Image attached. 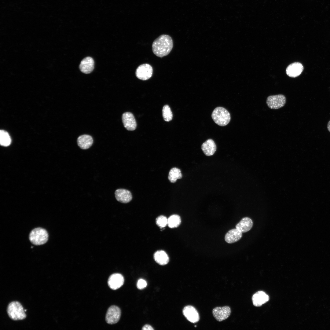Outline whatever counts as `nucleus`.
<instances>
[{
	"label": "nucleus",
	"instance_id": "obj_23",
	"mask_svg": "<svg viewBox=\"0 0 330 330\" xmlns=\"http://www.w3.org/2000/svg\"><path fill=\"white\" fill-rule=\"evenodd\" d=\"M11 139L9 134L6 131L1 130L0 132V142L1 145L7 146L11 143Z\"/></svg>",
	"mask_w": 330,
	"mask_h": 330
},
{
	"label": "nucleus",
	"instance_id": "obj_18",
	"mask_svg": "<svg viewBox=\"0 0 330 330\" xmlns=\"http://www.w3.org/2000/svg\"><path fill=\"white\" fill-rule=\"evenodd\" d=\"M77 142L78 145L80 148L86 149L91 146L93 143V140L91 136L84 134L81 135L78 138Z\"/></svg>",
	"mask_w": 330,
	"mask_h": 330
},
{
	"label": "nucleus",
	"instance_id": "obj_11",
	"mask_svg": "<svg viewBox=\"0 0 330 330\" xmlns=\"http://www.w3.org/2000/svg\"><path fill=\"white\" fill-rule=\"evenodd\" d=\"M122 120L124 127L128 130H134L137 127L136 122L133 114L130 112L123 114Z\"/></svg>",
	"mask_w": 330,
	"mask_h": 330
},
{
	"label": "nucleus",
	"instance_id": "obj_21",
	"mask_svg": "<svg viewBox=\"0 0 330 330\" xmlns=\"http://www.w3.org/2000/svg\"><path fill=\"white\" fill-rule=\"evenodd\" d=\"M182 177V174L180 169L174 167L170 170L168 178L171 182L174 183L177 179H181Z\"/></svg>",
	"mask_w": 330,
	"mask_h": 330
},
{
	"label": "nucleus",
	"instance_id": "obj_9",
	"mask_svg": "<svg viewBox=\"0 0 330 330\" xmlns=\"http://www.w3.org/2000/svg\"><path fill=\"white\" fill-rule=\"evenodd\" d=\"M182 312L184 316L191 322L195 323L199 321V313L193 306L190 305L186 306L184 308Z\"/></svg>",
	"mask_w": 330,
	"mask_h": 330
},
{
	"label": "nucleus",
	"instance_id": "obj_13",
	"mask_svg": "<svg viewBox=\"0 0 330 330\" xmlns=\"http://www.w3.org/2000/svg\"><path fill=\"white\" fill-rule=\"evenodd\" d=\"M115 194L117 200L122 203H128L132 199V197L131 192L126 189H117L115 191Z\"/></svg>",
	"mask_w": 330,
	"mask_h": 330
},
{
	"label": "nucleus",
	"instance_id": "obj_25",
	"mask_svg": "<svg viewBox=\"0 0 330 330\" xmlns=\"http://www.w3.org/2000/svg\"><path fill=\"white\" fill-rule=\"evenodd\" d=\"M167 220L165 216H160L156 219V224L160 228H163L167 225Z\"/></svg>",
	"mask_w": 330,
	"mask_h": 330
},
{
	"label": "nucleus",
	"instance_id": "obj_15",
	"mask_svg": "<svg viewBox=\"0 0 330 330\" xmlns=\"http://www.w3.org/2000/svg\"><path fill=\"white\" fill-rule=\"evenodd\" d=\"M216 146L212 139L207 140L201 145V149L205 155L210 156L213 155L216 150Z\"/></svg>",
	"mask_w": 330,
	"mask_h": 330
},
{
	"label": "nucleus",
	"instance_id": "obj_29",
	"mask_svg": "<svg viewBox=\"0 0 330 330\" xmlns=\"http://www.w3.org/2000/svg\"><path fill=\"white\" fill-rule=\"evenodd\" d=\"M26 311V310H24V311H25H25Z\"/></svg>",
	"mask_w": 330,
	"mask_h": 330
},
{
	"label": "nucleus",
	"instance_id": "obj_27",
	"mask_svg": "<svg viewBox=\"0 0 330 330\" xmlns=\"http://www.w3.org/2000/svg\"><path fill=\"white\" fill-rule=\"evenodd\" d=\"M142 329L143 330H154V329L150 325L146 324L142 327Z\"/></svg>",
	"mask_w": 330,
	"mask_h": 330
},
{
	"label": "nucleus",
	"instance_id": "obj_12",
	"mask_svg": "<svg viewBox=\"0 0 330 330\" xmlns=\"http://www.w3.org/2000/svg\"><path fill=\"white\" fill-rule=\"evenodd\" d=\"M303 70V67L302 64L299 62H295L288 66L286 73L289 76L295 78L299 76Z\"/></svg>",
	"mask_w": 330,
	"mask_h": 330
},
{
	"label": "nucleus",
	"instance_id": "obj_26",
	"mask_svg": "<svg viewBox=\"0 0 330 330\" xmlns=\"http://www.w3.org/2000/svg\"><path fill=\"white\" fill-rule=\"evenodd\" d=\"M147 285L146 281L142 279H139L137 283V287L138 289H142L145 288Z\"/></svg>",
	"mask_w": 330,
	"mask_h": 330
},
{
	"label": "nucleus",
	"instance_id": "obj_19",
	"mask_svg": "<svg viewBox=\"0 0 330 330\" xmlns=\"http://www.w3.org/2000/svg\"><path fill=\"white\" fill-rule=\"evenodd\" d=\"M251 219L248 217L243 218L236 226V228L242 233L249 231L253 226Z\"/></svg>",
	"mask_w": 330,
	"mask_h": 330
},
{
	"label": "nucleus",
	"instance_id": "obj_5",
	"mask_svg": "<svg viewBox=\"0 0 330 330\" xmlns=\"http://www.w3.org/2000/svg\"><path fill=\"white\" fill-rule=\"evenodd\" d=\"M266 102L270 108L277 109L284 106L286 102V98L282 94L270 95L267 97Z\"/></svg>",
	"mask_w": 330,
	"mask_h": 330
},
{
	"label": "nucleus",
	"instance_id": "obj_8",
	"mask_svg": "<svg viewBox=\"0 0 330 330\" xmlns=\"http://www.w3.org/2000/svg\"><path fill=\"white\" fill-rule=\"evenodd\" d=\"M231 313V308L228 306L217 307L215 308L212 310L214 317L217 321L220 322L227 319Z\"/></svg>",
	"mask_w": 330,
	"mask_h": 330
},
{
	"label": "nucleus",
	"instance_id": "obj_16",
	"mask_svg": "<svg viewBox=\"0 0 330 330\" xmlns=\"http://www.w3.org/2000/svg\"><path fill=\"white\" fill-rule=\"evenodd\" d=\"M242 236L241 232L236 228L233 229L227 233L225 236V240L227 243L232 244L239 240Z\"/></svg>",
	"mask_w": 330,
	"mask_h": 330
},
{
	"label": "nucleus",
	"instance_id": "obj_10",
	"mask_svg": "<svg viewBox=\"0 0 330 330\" xmlns=\"http://www.w3.org/2000/svg\"><path fill=\"white\" fill-rule=\"evenodd\" d=\"M109 287L113 290H116L120 288L124 283V278L122 275L118 273L111 275L108 280Z\"/></svg>",
	"mask_w": 330,
	"mask_h": 330
},
{
	"label": "nucleus",
	"instance_id": "obj_14",
	"mask_svg": "<svg viewBox=\"0 0 330 330\" xmlns=\"http://www.w3.org/2000/svg\"><path fill=\"white\" fill-rule=\"evenodd\" d=\"M94 60L91 57H86L81 61L79 66V69L84 73H90L94 69Z\"/></svg>",
	"mask_w": 330,
	"mask_h": 330
},
{
	"label": "nucleus",
	"instance_id": "obj_28",
	"mask_svg": "<svg viewBox=\"0 0 330 330\" xmlns=\"http://www.w3.org/2000/svg\"><path fill=\"white\" fill-rule=\"evenodd\" d=\"M327 129L330 132V120L329 121L328 123Z\"/></svg>",
	"mask_w": 330,
	"mask_h": 330
},
{
	"label": "nucleus",
	"instance_id": "obj_7",
	"mask_svg": "<svg viewBox=\"0 0 330 330\" xmlns=\"http://www.w3.org/2000/svg\"><path fill=\"white\" fill-rule=\"evenodd\" d=\"M121 315V311L118 307L116 306H111L107 311L105 317L106 321L109 324H116L119 321Z\"/></svg>",
	"mask_w": 330,
	"mask_h": 330
},
{
	"label": "nucleus",
	"instance_id": "obj_1",
	"mask_svg": "<svg viewBox=\"0 0 330 330\" xmlns=\"http://www.w3.org/2000/svg\"><path fill=\"white\" fill-rule=\"evenodd\" d=\"M173 47L172 39L170 36L167 35L160 36L153 41L152 45L153 53L160 57L168 55Z\"/></svg>",
	"mask_w": 330,
	"mask_h": 330
},
{
	"label": "nucleus",
	"instance_id": "obj_24",
	"mask_svg": "<svg viewBox=\"0 0 330 330\" xmlns=\"http://www.w3.org/2000/svg\"><path fill=\"white\" fill-rule=\"evenodd\" d=\"M162 114L165 121L169 122L172 119L173 114L170 108L168 105H165L163 107Z\"/></svg>",
	"mask_w": 330,
	"mask_h": 330
},
{
	"label": "nucleus",
	"instance_id": "obj_6",
	"mask_svg": "<svg viewBox=\"0 0 330 330\" xmlns=\"http://www.w3.org/2000/svg\"><path fill=\"white\" fill-rule=\"evenodd\" d=\"M153 68L152 66L148 64H142L137 68L135 75L138 79L142 80H146L152 76Z\"/></svg>",
	"mask_w": 330,
	"mask_h": 330
},
{
	"label": "nucleus",
	"instance_id": "obj_3",
	"mask_svg": "<svg viewBox=\"0 0 330 330\" xmlns=\"http://www.w3.org/2000/svg\"><path fill=\"white\" fill-rule=\"evenodd\" d=\"M211 117L215 123L221 126L227 125L231 119L229 112L225 108L220 107L214 109L212 112Z\"/></svg>",
	"mask_w": 330,
	"mask_h": 330
},
{
	"label": "nucleus",
	"instance_id": "obj_4",
	"mask_svg": "<svg viewBox=\"0 0 330 330\" xmlns=\"http://www.w3.org/2000/svg\"><path fill=\"white\" fill-rule=\"evenodd\" d=\"M29 239L30 241L35 245H40L46 243L48 239L46 230L41 228H37L30 232Z\"/></svg>",
	"mask_w": 330,
	"mask_h": 330
},
{
	"label": "nucleus",
	"instance_id": "obj_20",
	"mask_svg": "<svg viewBox=\"0 0 330 330\" xmlns=\"http://www.w3.org/2000/svg\"><path fill=\"white\" fill-rule=\"evenodd\" d=\"M154 258L155 261L161 265H164L168 263L169 258L167 254L163 251H156L154 254Z\"/></svg>",
	"mask_w": 330,
	"mask_h": 330
},
{
	"label": "nucleus",
	"instance_id": "obj_22",
	"mask_svg": "<svg viewBox=\"0 0 330 330\" xmlns=\"http://www.w3.org/2000/svg\"><path fill=\"white\" fill-rule=\"evenodd\" d=\"M181 223L180 217L177 215H171L167 220V225L170 228H174L178 227Z\"/></svg>",
	"mask_w": 330,
	"mask_h": 330
},
{
	"label": "nucleus",
	"instance_id": "obj_17",
	"mask_svg": "<svg viewBox=\"0 0 330 330\" xmlns=\"http://www.w3.org/2000/svg\"><path fill=\"white\" fill-rule=\"evenodd\" d=\"M269 299L268 295L263 291H258L253 296L252 300L253 305L256 306H260L267 302Z\"/></svg>",
	"mask_w": 330,
	"mask_h": 330
},
{
	"label": "nucleus",
	"instance_id": "obj_2",
	"mask_svg": "<svg viewBox=\"0 0 330 330\" xmlns=\"http://www.w3.org/2000/svg\"><path fill=\"white\" fill-rule=\"evenodd\" d=\"M7 312L9 317L14 321L22 320L26 317L22 306L18 301H13L8 304Z\"/></svg>",
	"mask_w": 330,
	"mask_h": 330
}]
</instances>
